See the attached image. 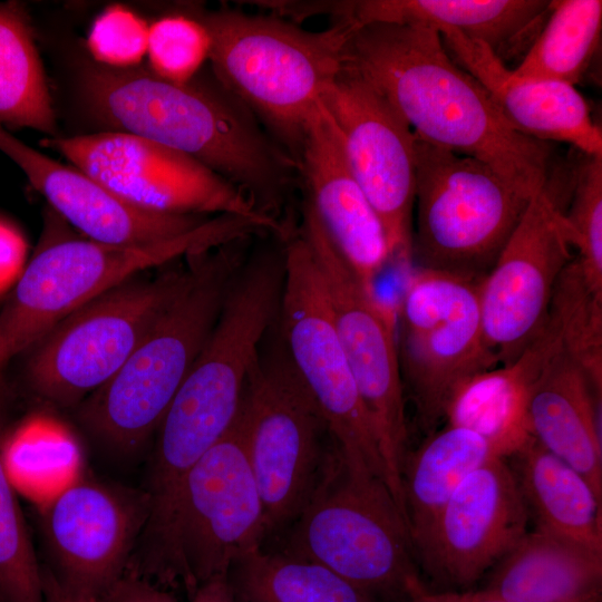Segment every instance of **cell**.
I'll return each instance as SVG.
<instances>
[{
	"instance_id": "obj_1",
	"label": "cell",
	"mask_w": 602,
	"mask_h": 602,
	"mask_svg": "<svg viewBox=\"0 0 602 602\" xmlns=\"http://www.w3.org/2000/svg\"><path fill=\"white\" fill-rule=\"evenodd\" d=\"M79 88L88 111L110 130L196 159L240 188L259 212L289 225L283 214L300 183L298 165L212 71L175 84L138 66L89 61Z\"/></svg>"
},
{
	"instance_id": "obj_2",
	"label": "cell",
	"mask_w": 602,
	"mask_h": 602,
	"mask_svg": "<svg viewBox=\"0 0 602 602\" xmlns=\"http://www.w3.org/2000/svg\"><path fill=\"white\" fill-rule=\"evenodd\" d=\"M346 66L387 99L418 139L486 163L531 196L556 163L553 145L516 130L433 26H351Z\"/></svg>"
},
{
	"instance_id": "obj_3",
	"label": "cell",
	"mask_w": 602,
	"mask_h": 602,
	"mask_svg": "<svg viewBox=\"0 0 602 602\" xmlns=\"http://www.w3.org/2000/svg\"><path fill=\"white\" fill-rule=\"evenodd\" d=\"M250 241L188 255L181 291L123 367L79 404L80 423L107 449L134 454L156 433L214 328Z\"/></svg>"
},
{
	"instance_id": "obj_4",
	"label": "cell",
	"mask_w": 602,
	"mask_h": 602,
	"mask_svg": "<svg viewBox=\"0 0 602 602\" xmlns=\"http://www.w3.org/2000/svg\"><path fill=\"white\" fill-rule=\"evenodd\" d=\"M196 17L211 38L213 75L297 163L311 115L346 66L351 25L312 31L227 8Z\"/></svg>"
},
{
	"instance_id": "obj_5",
	"label": "cell",
	"mask_w": 602,
	"mask_h": 602,
	"mask_svg": "<svg viewBox=\"0 0 602 602\" xmlns=\"http://www.w3.org/2000/svg\"><path fill=\"white\" fill-rule=\"evenodd\" d=\"M280 550L332 570L377 602H405L421 582L406 521L383 479L336 450Z\"/></svg>"
},
{
	"instance_id": "obj_6",
	"label": "cell",
	"mask_w": 602,
	"mask_h": 602,
	"mask_svg": "<svg viewBox=\"0 0 602 602\" xmlns=\"http://www.w3.org/2000/svg\"><path fill=\"white\" fill-rule=\"evenodd\" d=\"M258 233L247 220L219 215L186 234L154 243L65 240L41 247L0 310V370L67 315L138 272Z\"/></svg>"
},
{
	"instance_id": "obj_7",
	"label": "cell",
	"mask_w": 602,
	"mask_h": 602,
	"mask_svg": "<svg viewBox=\"0 0 602 602\" xmlns=\"http://www.w3.org/2000/svg\"><path fill=\"white\" fill-rule=\"evenodd\" d=\"M239 415L266 538L274 537L301 514L336 449L323 414L292 365L278 321L247 375Z\"/></svg>"
},
{
	"instance_id": "obj_8",
	"label": "cell",
	"mask_w": 602,
	"mask_h": 602,
	"mask_svg": "<svg viewBox=\"0 0 602 602\" xmlns=\"http://www.w3.org/2000/svg\"><path fill=\"white\" fill-rule=\"evenodd\" d=\"M265 538L264 507L237 412L185 477L148 580L168 590L181 586L191 599Z\"/></svg>"
},
{
	"instance_id": "obj_9",
	"label": "cell",
	"mask_w": 602,
	"mask_h": 602,
	"mask_svg": "<svg viewBox=\"0 0 602 602\" xmlns=\"http://www.w3.org/2000/svg\"><path fill=\"white\" fill-rule=\"evenodd\" d=\"M415 158L411 260L420 269L483 279L532 196L486 163L416 136Z\"/></svg>"
},
{
	"instance_id": "obj_10",
	"label": "cell",
	"mask_w": 602,
	"mask_h": 602,
	"mask_svg": "<svg viewBox=\"0 0 602 602\" xmlns=\"http://www.w3.org/2000/svg\"><path fill=\"white\" fill-rule=\"evenodd\" d=\"M299 233L323 278L334 327L373 426L387 486L406 518L401 472L408 455L405 392L397 348V314L341 256L305 198Z\"/></svg>"
},
{
	"instance_id": "obj_11",
	"label": "cell",
	"mask_w": 602,
	"mask_h": 602,
	"mask_svg": "<svg viewBox=\"0 0 602 602\" xmlns=\"http://www.w3.org/2000/svg\"><path fill=\"white\" fill-rule=\"evenodd\" d=\"M187 276L188 268L130 278L67 315L31 348L32 392L60 407L79 405L123 367Z\"/></svg>"
},
{
	"instance_id": "obj_12",
	"label": "cell",
	"mask_w": 602,
	"mask_h": 602,
	"mask_svg": "<svg viewBox=\"0 0 602 602\" xmlns=\"http://www.w3.org/2000/svg\"><path fill=\"white\" fill-rule=\"evenodd\" d=\"M483 279L418 268L406 284L397 314L399 367L405 397L427 436L459 383L498 366L483 332Z\"/></svg>"
},
{
	"instance_id": "obj_13",
	"label": "cell",
	"mask_w": 602,
	"mask_h": 602,
	"mask_svg": "<svg viewBox=\"0 0 602 602\" xmlns=\"http://www.w3.org/2000/svg\"><path fill=\"white\" fill-rule=\"evenodd\" d=\"M284 249L278 324L292 365L346 463L387 484L373 426L338 337L321 272L298 229Z\"/></svg>"
},
{
	"instance_id": "obj_14",
	"label": "cell",
	"mask_w": 602,
	"mask_h": 602,
	"mask_svg": "<svg viewBox=\"0 0 602 602\" xmlns=\"http://www.w3.org/2000/svg\"><path fill=\"white\" fill-rule=\"evenodd\" d=\"M78 169L124 202L172 215H230L270 235L294 230L259 212L231 182L196 159L147 138L118 130L43 140Z\"/></svg>"
},
{
	"instance_id": "obj_15",
	"label": "cell",
	"mask_w": 602,
	"mask_h": 602,
	"mask_svg": "<svg viewBox=\"0 0 602 602\" xmlns=\"http://www.w3.org/2000/svg\"><path fill=\"white\" fill-rule=\"evenodd\" d=\"M567 204L569 185L553 171L480 282L484 338L498 365L514 361L548 321L555 284L574 258Z\"/></svg>"
},
{
	"instance_id": "obj_16",
	"label": "cell",
	"mask_w": 602,
	"mask_h": 602,
	"mask_svg": "<svg viewBox=\"0 0 602 602\" xmlns=\"http://www.w3.org/2000/svg\"><path fill=\"white\" fill-rule=\"evenodd\" d=\"M148 514L143 488L75 480L41 505L43 564L67 591L97 602L126 573Z\"/></svg>"
},
{
	"instance_id": "obj_17",
	"label": "cell",
	"mask_w": 602,
	"mask_h": 602,
	"mask_svg": "<svg viewBox=\"0 0 602 602\" xmlns=\"http://www.w3.org/2000/svg\"><path fill=\"white\" fill-rule=\"evenodd\" d=\"M352 175L377 213L391 259L411 261L415 135L387 99L344 66L321 100Z\"/></svg>"
},
{
	"instance_id": "obj_18",
	"label": "cell",
	"mask_w": 602,
	"mask_h": 602,
	"mask_svg": "<svg viewBox=\"0 0 602 602\" xmlns=\"http://www.w3.org/2000/svg\"><path fill=\"white\" fill-rule=\"evenodd\" d=\"M528 517L507 458H494L455 489L414 554L436 580L468 586L523 538Z\"/></svg>"
},
{
	"instance_id": "obj_19",
	"label": "cell",
	"mask_w": 602,
	"mask_h": 602,
	"mask_svg": "<svg viewBox=\"0 0 602 602\" xmlns=\"http://www.w3.org/2000/svg\"><path fill=\"white\" fill-rule=\"evenodd\" d=\"M297 165L305 198L334 246L359 280L375 288L391 260L385 229L349 168L322 103L308 122Z\"/></svg>"
},
{
	"instance_id": "obj_20",
	"label": "cell",
	"mask_w": 602,
	"mask_h": 602,
	"mask_svg": "<svg viewBox=\"0 0 602 602\" xmlns=\"http://www.w3.org/2000/svg\"><path fill=\"white\" fill-rule=\"evenodd\" d=\"M0 151L22 169L32 187L89 240L116 245L154 243L186 234L207 221L205 216L161 214L135 207L77 167L50 158L1 125Z\"/></svg>"
},
{
	"instance_id": "obj_21",
	"label": "cell",
	"mask_w": 602,
	"mask_h": 602,
	"mask_svg": "<svg viewBox=\"0 0 602 602\" xmlns=\"http://www.w3.org/2000/svg\"><path fill=\"white\" fill-rule=\"evenodd\" d=\"M454 60L475 77L520 133L565 143L583 155H602V130L572 85L517 76L486 45L449 28H436Z\"/></svg>"
},
{
	"instance_id": "obj_22",
	"label": "cell",
	"mask_w": 602,
	"mask_h": 602,
	"mask_svg": "<svg viewBox=\"0 0 602 602\" xmlns=\"http://www.w3.org/2000/svg\"><path fill=\"white\" fill-rule=\"evenodd\" d=\"M547 0H346L321 1V14L353 27L373 22L449 27L478 40L506 64L524 55L541 30Z\"/></svg>"
},
{
	"instance_id": "obj_23",
	"label": "cell",
	"mask_w": 602,
	"mask_h": 602,
	"mask_svg": "<svg viewBox=\"0 0 602 602\" xmlns=\"http://www.w3.org/2000/svg\"><path fill=\"white\" fill-rule=\"evenodd\" d=\"M562 348L554 320L512 362L480 371L459 383L444 410L447 424L470 429L508 458L534 437L528 406L534 386Z\"/></svg>"
},
{
	"instance_id": "obj_24",
	"label": "cell",
	"mask_w": 602,
	"mask_h": 602,
	"mask_svg": "<svg viewBox=\"0 0 602 602\" xmlns=\"http://www.w3.org/2000/svg\"><path fill=\"white\" fill-rule=\"evenodd\" d=\"M601 400L563 347L540 376L528 406L532 436L579 472L602 498Z\"/></svg>"
},
{
	"instance_id": "obj_25",
	"label": "cell",
	"mask_w": 602,
	"mask_h": 602,
	"mask_svg": "<svg viewBox=\"0 0 602 602\" xmlns=\"http://www.w3.org/2000/svg\"><path fill=\"white\" fill-rule=\"evenodd\" d=\"M602 553L541 530L496 564L485 589L507 602H601Z\"/></svg>"
},
{
	"instance_id": "obj_26",
	"label": "cell",
	"mask_w": 602,
	"mask_h": 602,
	"mask_svg": "<svg viewBox=\"0 0 602 602\" xmlns=\"http://www.w3.org/2000/svg\"><path fill=\"white\" fill-rule=\"evenodd\" d=\"M511 457L536 528L602 553V498L588 480L534 438Z\"/></svg>"
},
{
	"instance_id": "obj_27",
	"label": "cell",
	"mask_w": 602,
	"mask_h": 602,
	"mask_svg": "<svg viewBox=\"0 0 602 602\" xmlns=\"http://www.w3.org/2000/svg\"><path fill=\"white\" fill-rule=\"evenodd\" d=\"M494 458L504 457L485 438L450 424L407 455L401 486L412 550L462 482Z\"/></svg>"
},
{
	"instance_id": "obj_28",
	"label": "cell",
	"mask_w": 602,
	"mask_h": 602,
	"mask_svg": "<svg viewBox=\"0 0 602 602\" xmlns=\"http://www.w3.org/2000/svg\"><path fill=\"white\" fill-rule=\"evenodd\" d=\"M235 602H377L314 561L256 548L226 575Z\"/></svg>"
},
{
	"instance_id": "obj_29",
	"label": "cell",
	"mask_w": 602,
	"mask_h": 602,
	"mask_svg": "<svg viewBox=\"0 0 602 602\" xmlns=\"http://www.w3.org/2000/svg\"><path fill=\"white\" fill-rule=\"evenodd\" d=\"M0 125L56 137L57 119L27 12L0 2Z\"/></svg>"
},
{
	"instance_id": "obj_30",
	"label": "cell",
	"mask_w": 602,
	"mask_h": 602,
	"mask_svg": "<svg viewBox=\"0 0 602 602\" xmlns=\"http://www.w3.org/2000/svg\"><path fill=\"white\" fill-rule=\"evenodd\" d=\"M601 0H554L546 19L513 71L521 77L576 86L596 55Z\"/></svg>"
},
{
	"instance_id": "obj_31",
	"label": "cell",
	"mask_w": 602,
	"mask_h": 602,
	"mask_svg": "<svg viewBox=\"0 0 602 602\" xmlns=\"http://www.w3.org/2000/svg\"><path fill=\"white\" fill-rule=\"evenodd\" d=\"M550 317L564 351L602 397V291L590 284L575 258L555 284Z\"/></svg>"
},
{
	"instance_id": "obj_32",
	"label": "cell",
	"mask_w": 602,
	"mask_h": 602,
	"mask_svg": "<svg viewBox=\"0 0 602 602\" xmlns=\"http://www.w3.org/2000/svg\"><path fill=\"white\" fill-rule=\"evenodd\" d=\"M0 370V602H43L39 562L3 463L8 388Z\"/></svg>"
},
{
	"instance_id": "obj_33",
	"label": "cell",
	"mask_w": 602,
	"mask_h": 602,
	"mask_svg": "<svg viewBox=\"0 0 602 602\" xmlns=\"http://www.w3.org/2000/svg\"><path fill=\"white\" fill-rule=\"evenodd\" d=\"M580 156L563 217L584 276L602 291V155Z\"/></svg>"
},
{
	"instance_id": "obj_34",
	"label": "cell",
	"mask_w": 602,
	"mask_h": 602,
	"mask_svg": "<svg viewBox=\"0 0 602 602\" xmlns=\"http://www.w3.org/2000/svg\"><path fill=\"white\" fill-rule=\"evenodd\" d=\"M211 38L197 17L171 14L149 26L147 57L149 70L157 77L186 84L210 58Z\"/></svg>"
},
{
	"instance_id": "obj_35",
	"label": "cell",
	"mask_w": 602,
	"mask_h": 602,
	"mask_svg": "<svg viewBox=\"0 0 602 602\" xmlns=\"http://www.w3.org/2000/svg\"><path fill=\"white\" fill-rule=\"evenodd\" d=\"M148 23L130 9L115 4L93 22L87 48L95 64L127 69L137 67L147 54Z\"/></svg>"
},
{
	"instance_id": "obj_36",
	"label": "cell",
	"mask_w": 602,
	"mask_h": 602,
	"mask_svg": "<svg viewBox=\"0 0 602 602\" xmlns=\"http://www.w3.org/2000/svg\"><path fill=\"white\" fill-rule=\"evenodd\" d=\"M97 602H177L167 589L139 575L126 572Z\"/></svg>"
},
{
	"instance_id": "obj_37",
	"label": "cell",
	"mask_w": 602,
	"mask_h": 602,
	"mask_svg": "<svg viewBox=\"0 0 602 602\" xmlns=\"http://www.w3.org/2000/svg\"><path fill=\"white\" fill-rule=\"evenodd\" d=\"M26 243L18 231L0 221V293L16 283L23 270Z\"/></svg>"
},
{
	"instance_id": "obj_38",
	"label": "cell",
	"mask_w": 602,
	"mask_h": 602,
	"mask_svg": "<svg viewBox=\"0 0 602 602\" xmlns=\"http://www.w3.org/2000/svg\"><path fill=\"white\" fill-rule=\"evenodd\" d=\"M405 602H507L487 589L478 591H430L420 582Z\"/></svg>"
},
{
	"instance_id": "obj_39",
	"label": "cell",
	"mask_w": 602,
	"mask_h": 602,
	"mask_svg": "<svg viewBox=\"0 0 602 602\" xmlns=\"http://www.w3.org/2000/svg\"><path fill=\"white\" fill-rule=\"evenodd\" d=\"M191 602H235L227 579L217 577L200 585L190 599Z\"/></svg>"
},
{
	"instance_id": "obj_40",
	"label": "cell",
	"mask_w": 602,
	"mask_h": 602,
	"mask_svg": "<svg viewBox=\"0 0 602 602\" xmlns=\"http://www.w3.org/2000/svg\"><path fill=\"white\" fill-rule=\"evenodd\" d=\"M41 586L43 602H88L67 591L43 563H41Z\"/></svg>"
}]
</instances>
